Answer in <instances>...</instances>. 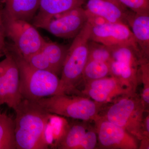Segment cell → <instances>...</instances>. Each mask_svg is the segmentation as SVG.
I'll use <instances>...</instances> for the list:
<instances>
[{
	"instance_id": "ac0fdd59",
	"label": "cell",
	"mask_w": 149,
	"mask_h": 149,
	"mask_svg": "<svg viewBox=\"0 0 149 149\" xmlns=\"http://www.w3.org/2000/svg\"><path fill=\"white\" fill-rule=\"evenodd\" d=\"M0 149H16L14 120L0 112Z\"/></svg>"
},
{
	"instance_id": "ffe728a7",
	"label": "cell",
	"mask_w": 149,
	"mask_h": 149,
	"mask_svg": "<svg viewBox=\"0 0 149 149\" xmlns=\"http://www.w3.org/2000/svg\"><path fill=\"white\" fill-rule=\"evenodd\" d=\"M112 59L109 47L90 40L88 42V60L97 61L109 63Z\"/></svg>"
},
{
	"instance_id": "d6986e66",
	"label": "cell",
	"mask_w": 149,
	"mask_h": 149,
	"mask_svg": "<svg viewBox=\"0 0 149 149\" xmlns=\"http://www.w3.org/2000/svg\"><path fill=\"white\" fill-rule=\"evenodd\" d=\"M109 75L110 69L109 63L89 60L83 70L82 79L88 82L108 77Z\"/></svg>"
},
{
	"instance_id": "8fae6325",
	"label": "cell",
	"mask_w": 149,
	"mask_h": 149,
	"mask_svg": "<svg viewBox=\"0 0 149 149\" xmlns=\"http://www.w3.org/2000/svg\"><path fill=\"white\" fill-rule=\"evenodd\" d=\"M68 48L57 43L47 41L40 51L25 59L35 68L58 75L61 73Z\"/></svg>"
},
{
	"instance_id": "9c48e42d",
	"label": "cell",
	"mask_w": 149,
	"mask_h": 149,
	"mask_svg": "<svg viewBox=\"0 0 149 149\" xmlns=\"http://www.w3.org/2000/svg\"><path fill=\"white\" fill-rule=\"evenodd\" d=\"M87 22L85 9L80 7L55 15L40 28L56 37L69 39L76 37Z\"/></svg>"
},
{
	"instance_id": "44dd1931",
	"label": "cell",
	"mask_w": 149,
	"mask_h": 149,
	"mask_svg": "<svg viewBox=\"0 0 149 149\" xmlns=\"http://www.w3.org/2000/svg\"><path fill=\"white\" fill-rule=\"evenodd\" d=\"M140 65V73L144 86L141 100L146 107L149 104V63L148 59L141 60Z\"/></svg>"
},
{
	"instance_id": "e0dca14e",
	"label": "cell",
	"mask_w": 149,
	"mask_h": 149,
	"mask_svg": "<svg viewBox=\"0 0 149 149\" xmlns=\"http://www.w3.org/2000/svg\"><path fill=\"white\" fill-rule=\"evenodd\" d=\"M87 128L84 124L74 123L68 125L57 140L58 149H83L86 138Z\"/></svg>"
},
{
	"instance_id": "7402d4cb",
	"label": "cell",
	"mask_w": 149,
	"mask_h": 149,
	"mask_svg": "<svg viewBox=\"0 0 149 149\" xmlns=\"http://www.w3.org/2000/svg\"><path fill=\"white\" fill-rule=\"evenodd\" d=\"M123 6L135 13L149 14V0H119Z\"/></svg>"
},
{
	"instance_id": "30bf717a",
	"label": "cell",
	"mask_w": 149,
	"mask_h": 149,
	"mask_svg": "<svg viewBox=\"0 0 149 149\" xmlns=\"http://www.w3.org/2000/svg\"><path fill=\"white\" fill-rule=\"evenodd\" d=\"M95 121L97 139L102 148L118 149L139 148L138 139L124 128L100 116Z\"/></svg>"
},
{
	"instance_id": "4316f807",
	"label": "cell",
	"mask_w": 149,
	"mask_h": 149,
	"mask_svg": "<svg viewBox=\"0 0 149 149\" xmlns=\"http://www.w3.org/2000/svg\"><path fill=\"white\" fill-rule=\"evenodd\" d=\"M0 1H1V0H0Z\"/></svg>"
},
{
	"instance_id": "8992f818",
	"label": "cell",
	"mask_w": 149,
	"mask_h": 149,
	"mask_svg": "<svg viewBox=\"0 0 149 149\" xmlns=\"http://www.w3.org/2000/svg\"><path fill=\"white\" fill-rule=\"evenodd\" d=\"M3 18L6 36L12 40L25 59L40 51L47 42L34 25L28 22L13 18L3 8Z\"/></svg>"
},
{
	"instance_id": "4fadbf2b",
	"label": "cell",
	"mask_w": 149,
	"mask_h": 149,
	"mask_svg": "<svg viewBox=\"0 0 149 149\" xmlns=\"http://www.w3.org/2000/svg\"><path fill=\"white\" fill-rule=\"evenodd\" d=\"M86 0H40L39 11L33 19V25L40 28L52 17L76 8L82 7Z\"/></svg>"
},
{
	"instance_id": "5b68a950",
	"label": "cell",
	"mask_w": 149,
	"mask_h": 149,
	"mask_svg": "<svg viewBox=\"0 0 149 149\" xmlns=\"http://www.w3.org/2000/svg\"><path fill=\"white\" fill-rule=\"evenodd\" d=\"M141 99L134 93L121 96L110 107L103 117L124 128L138 140L145 137L143 130V114L145 110Z\"/></svg>"
},
{
	"instance_id": "603a6c76",
	"label": "cell",
	"mask_w": 149,
	"mask_h": 149,
	"mask_svg": "<svg viewBox=\"0 0 149 149\" xmlns=\"http://www.w3.org/2000/svg\"><path fill=\"white\" fill-rule=\"evenodd\" d=\"M6 34L3 18V8L0 7V57L5 55L7 44L6 42Z\"/></svg>"
},
{
	"instance_id": "7a4b0ae2",
	"label": "cell",
	"mask_w": 149,
	"mask_h": 149,
	"mask_svg": "<svg viewBox=\"0 0 149 149\" xmlns=\"http://www.w3.org/2000/svg\"><path fill=\"white\" fill-rule=\"evenodd\" d=\"M7 50L18 67L19 92L22 98L37 101L58 94L60 79L58 75L30 65L13 44H7Z\"/></svg>"
},
{
	"instance_id": "484cf974",
	"label": "cell",
	"mask_w": 149,
	"mask_h": 149,
	"mask_svg": "<svg viewBox=\"0 0 149 149\" xmlns=\"http://www.w3.org/2000/svg\"><path fill=\"white\" fill-rule=\"evenodd\" d=\"M0 107H1V105H0Z\"/></svg>"
},
{
	"instance_id": "6da1fadb",
	"label": "cell",
	"mask_w": 149,
	"mask_h": 149,
	"mask_svg": "<svg viewBox=\"0 0 149 149\" xmlns=\"http://www.w3.org/2000/svg\"><path fill=\"white\" fill-rule=\"evenodd\" d=\"M15 111L16 149H47L46 132L51 114L35 101L22 98Z\"/></svg>"
},
{
	"instance_id": "ba28073f",
	"label": "cell",
	"mask_w": 149,
	"mask_h": 149,
	"mask_svg": "<svg viewBox=\"0 0 149 149\" xmlns=\"http://www.w3.org/2000/svg\"><path fill=\"white\" fill-rule=\"evenodd\" d=\"M90 40L109 47L129 46L143 57L130 27L123 22H107L91 27Z\"/></svg>"
},
{
	"instance_id": "7c38bea8",
	"label": "cell",
	"mask_w": 149,
	"mask_h": 149,
	"mask_svg": "<svg viewBox=\"0 0 149 149\" xmlns=\"http://www.w3.org/2000/svg\"><path fill=\"white\" fill-rule=\"evenodd\" d=\"M83 93L96 102L104 103L113 98L134 93L123 86L113 76L86 82Z\"/></svg>"
},
{
	"instance_id": "d4e9b609",
	"label": "cell",
	"mask_w": 149,
	"mask_h": 149,
	"mask_svg": "<svg viewBox=\"0 0 149 149\" xmlns=\"http://www.w3.org/2000/svg\"><path fill=\"white\" fill-rule=\"evenodd\" d=\"M112 1H113L114 2H115L118 3L122 5L121 3H120V2H119V0H112Z\"/></svg>"
},
{
	"instance_id": "277c9868",
	"label": "cell",
	"mask_w": 149,
	"mask_h": 149,
	"mask_svg": "<svg viewBox=\"0 0 149 149\" xmlns=\"http://www.w3.org/2000/svg\"><path fill=\"white\" fill-rule=\"evenodd\" d=\"M51 114L83 121L96 120L99 117L101 104L84 96L60 94L37 101Z\"/></svg>"
},
{
	"instance_id": "9a60e30c",
	"label": "cell",
	"mask_w": 149,
	"mask_h": 149,
	"mask_svg": "<svg viewBox=\"0 0 149 149\" xmlns=\"http://www.w3.org/2000/svg\"><path fill=\"white\" fill-rule=\"evenodd\" d=\"M126 24L130 27L142 56L148 59L149 55V14L128 12Z\"/></svg>"
},
{
	"instance_id": "5bb4252c",
	"label": "cell",
	"mask_w": 149,
	"mask_h": 149,
	"mask_svg": "<svg viewBox=\"0 0 149 149\" xmlns=\"http://www.w3.org/2000/svg\"><path fill=\"white\" fill-rule=\"evenodd\" d=\"M85 10L87 12L102 17L109 22L126 24L127 8L112 0H88Z\"/></svg>"
},
{
	"instance_id": "2e32d148",
	"label": "cell",
	"mask_w": 149,
	"mask_h": 149,
	"mask_svg": "<svg viewBox=\"0 0 149 149\" xmlns=\"http://www.w3.org/2000/svg\"><path fill=\"white\" fill-rule=\"evenodd\" d=\"M3 8L10 16L30 22L33 20L40 7V0H2Z\"/></svg>"
},
{
	"instance_id": "cb8c5ba5",
	"label": "cell",
	"mask_w": 149,
	"mask_h": 149,
	"mask_svg": "<svg viewBox=\"0 0 149 149\" xmlns=\"http://www.w3.org/2000/svg\"><path fill=\"white\" fill-rule=\"evenodd\" d=\"M87 17V22L89 23L92 27L99 26L107 23L108 22L105 19L98 16L89 13L85 11Z\"/></svg>"
},
{
	"instance_id": "52a82bcc",
	"label": "cell",
	"mask_w": 149,
	"mask_h": 149,
	"mask_svg": "<svg viewBox=\"0 0 149 149\" xmlns=\"http://www.w3.org/2000/svg\"><path fill=\"white\" fill-rule=\"evenodd\" d=\"M0 62V105L6 104L14 109L22 99L19 92L18 67L7 50Z\"/></svg>"
},
{
	"instance_id": "3957f363",
	"label": "cell",
	"mask_w": 149,
	"mask_h": 149,
	"mask_svg": "<svg viewBox=\"0 0 149 149\" xmlns=\"http://www.w3.org/2000/svg\"><path fill=\"white\" fill-rule=\"evenodd\" d=\"M91 27L87 22L68 48L58 94H72L82 79L83 70L88 60Z\"/></svg>"
}]
</instances>
